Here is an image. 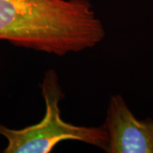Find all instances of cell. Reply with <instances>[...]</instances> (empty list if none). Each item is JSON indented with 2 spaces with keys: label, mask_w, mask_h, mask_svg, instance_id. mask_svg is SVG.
I'll list each match as a JSON object with an SVG mask.
<instances>
[{
  "label": "cell",
  "mask_w": 153,
  "mask_h": 153,
  "mask_svg": "<svg viewBox=\"0 0 153 153\" xmlns=\"http://www.w3.org/2000/svg\"><path fill=\"white\" fill-rule=\"evenodd\" d=\"M46 112L41 122L22 129H13L0 123V135L7 140L4 153H48L58 143L75 140L105 151L108 133L104 125L84 127L66 123L60 117V101L64 94L55 70L46 71L41 85Z\"/></svg>",
  "instance_id": "7a4b0ae2"
},
{
  "label": "cell",
  "mask_w": 153,
  "mask_h": 153,
  "mask_svg": "<svg viewBox=\"0 0 153 153\" xmlns=\"http://www.w3.org/2000/svg\"><path fill=\"white\" fill-rule=\"evenodd\" d=\"M104 27L88 0H0V40L55 55L93 48Z\"/></svg>",
  "instance_id": "6da1fadb"
},
{
  "label": "cell",
  "mask_w": 153,
  "mask_h": 153,
  "mask_svg": "<svg viewBox=\"0 0 153 153\" xmlns=\"http://www.w3.org/2000/svg\"><path fill=\"white\" fill-rule=\"evenodd\" d=\"M108 133V153H153V120H139L123 98L110 100L104 123Z\"/></svg>",
  "instance_id": "3957f363"
}]
</instances>
